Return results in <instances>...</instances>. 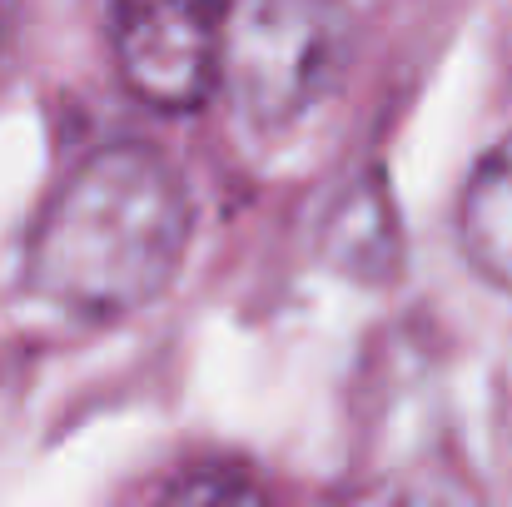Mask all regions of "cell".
Segmentation results:
<instances>
[{
    "label": "cell",
    "mask_w": 512,
    "mask_h": 507,
    "mask_svg": "<svg viewBox=\"0 0 512 507\" xmlns=\"http://www.w3.org/2000/svg\"><path fill=\"white\" fill-rule=\"evenodd\" d=\"M194 234L179 169L115 140L60 179L25 239V284L70 319L115 324L170 294Z\"/></svg>",
    "instance_id": "1"
},
{
    "label": "cell",
    "mask_w": 512,
    "mask_h": 507,
    "mask_svg": "<svg viewBox=\"0 0 512 507\" xmlns=\"http://www.w3.org/2000/svg\"><path fill=\"white\" fill-rule=\"evenodd\" d=\"M358 55L348 0H249L234 25L224 80L244 125L274 135L334 100Z\"/></svg>",
    "instance_id": "2"
},
{
    "label": "cell",
    "mask_w": 512,
    "mask_h": 507,
    "mask_svg": "<svg viewBox=\"0 0 512 507\" xmlns=\"http://www.w3.org/2000/svg\"><path fill=\"white\" fill-rule=\"evenodd\" d=\"M229 40L234 0H110L120 80L160 115H189L219 90Z\"/></svg>",
    "instance_id": "3"
},
{
    "label": "cell",
    "mask_w": 512,
    "mask_h": 507,
    "mask_svg": "<svg viewBox=\"0 0 512 507\" xmlns=\"http://www.w3.org/2000/svg\"><path fill=\"white\" fill-rule=\"evenodd\" d=\"M324 259L339 269L343 279L393 284V274L403 264V234H398V214H393L388 184L378 174L348 184L339 194L334 214L324 219Z\"/></svg>",
    "instance_id": "4"
},
{
    "label": "cell",
    "mask_w": 512,
    "mask_h": 507,
    "mask_svg": "<svg viewBox=\"0 0 512 507\" xmlns=\"http://www.w3.org/2000/svg\"><path fill=\"white\" fill-rule=\"evenodd\" d=\"M458 239L478 279L512 299V135L468 174L458 199Z\"/></svg>",
    "instance_id": "5"
},
{
    "label": "cell",
    "mask_w": 512,
    "mask_h": 507,
    "mask_svg": "<svg viewBox=\"0 0 512 507\" xmlns=\"http://www.w3.org/2000/svg\"><path fill=\"white\" fill-rule=\"evenodd\" d=\"M135 507H269L264 488L239 473V468H184L170 473L165 483H155Z\"/></svg>",
    "instance_id": "6"
},
{
    "label": "cell",
    "mask_w": 512,
    "mask_h": 507,
    "mask_svg": "<svg viewBox=\"0 0 512 507\" xmlns=\"http://www.w3.org/2000/svg\"><path fill=\"white\" fill-rule=\"evenodd\" d=\"M393 507H483L478 488L463 478V473H448V468H433V473H413Z\"/></svg>",
    "instance_id": "7"
},
{
    "label": "cell",
    "mask_w": 512,
    "mask_h": 507,
    "mask_svg": "<svg viewBox=\"0 0 512 507\" xmlns=\"http://www.w3.org/2000/svg\"><path fill=\"white\" fill-rule=\"evenodd\" d=\"M5 30H10V10H5V0H0V50H5Z\"/></svg>",
    "instance_id": "8"
}]
</instances>
